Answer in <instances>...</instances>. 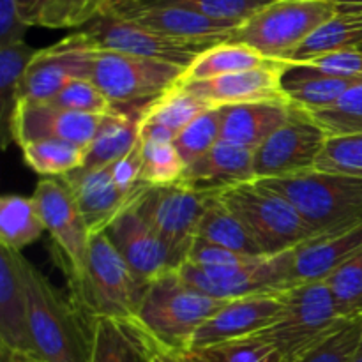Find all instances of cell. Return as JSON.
I'll list each match as a JSON object with an SVG mask.
<instances>
[{"label":"cell","instance_id":"obj_6","mask_svg":"<svg viewBox=\"0 0 362 362\" xmlns=\"http://www.w3.org/2000/svg\"><path fill=\"white\" fill-rule=\"evenodd\" d=\"M350 318L339 313L324 281L303 283L285 292L283 310L269 327L258 332L271 343L283 362H292L338 331Z\"/></svg>","mask_w":362,"mask_h":362},{"label":"cell","instance_id":"obj_54","mask_svg":"<svg viewBox=\"0 0 362 362\" xmlns=\"http://www.w3.org/2000/svg\"><path fill=\"white\" fill-rule=\"evenodd\" d=\"M359 352H362V341H361V350H359Z\"/></svg>","mask_w":362,"mask_h":362},{"label":"cell","instance_id":"obj_56","mask_svg":"<svg viewBox=\"0 0 362 362\" xmlns=\"http://www.w3.org/2000/svg\"><path fill=\"white\" fill-rule=\"evenodd\" d=\"M359 49H362V46H361V48H359Z\"/></svg>","mask_w":362,"mask_h":362},{"label":"cell","instance_id":"obj_2","mask_svg":"<svg viewBox=\"0 0 362 362\" xmlns=\"http://www.w3.org/2000/svg\"><path fill=\"white\" fill-rule=\"evenodd\" d=\"M225 303L191 286L179 271H168L148 283L136 317L122 325L136 338L184 352Z\"/></svg>","mask_w":362,"mask_h":362},{"label":"cell","instance_id":"obj_16","mask_svg":"<svg viewBox=\"0 0 362 362\" xmlns=\"http://www.w3.org/2000/svg\"><path fill=\"white\" fill-rule=\"evenodd\" d=\"M288 67L290 64L279 62L258 69L191 81L180 87L187 88L211 108L247 105V103H290L283 88V76Z\"/></svg>","mask_w":362,"mask_h":362},{"label":"cell","instance_id":"obj_18","mask_svg":"<svg viewBox=\"0 0 362 362\" xmlns=\"http://www.w3.org/2000/svg\"><path fill=\"white\" fill-rule=\"evenodd\" d=\"M87 53L76 32L39 49L21 80L20 101H52L73 78H85Z\"/></svg>","mask_w":362,"mask_h":362},{"label":"cell","instance_id":"obj_36","mask_svg":"<svg viewBox=\"0 0 362 362\" xmlns=\"http://www.w3.org/2000/svg\"><path fill=\"white\" fill-rule=\"evenodd\" d=\"M177 354H180L184 362H283L278 350L258 336L187 349Z\"/></svg>","mask_w":362,"mask_h":362},{"label":"cell","instance_id":"obj_31","mask_svg":"<svg viewBox=\"0 0 362 362\" xmlns=\"http://www.w3.org/2000/svg\"><path fill=\"white\" fill-rule=\"evenodd\" d=\"M34 197L6 194L0 198V246L21 251L45 232Z\"/></svg>","mask_w":362,"mask_h":362},{"label":"cell","instance_id":"obj_9","mask_svg":"<svg viewBox=\"0 0 362 362\" xmlns=\"http://www.w3.org/2000/svg\"><path fill=\"white\" fill-rule=\"evenodd\" d=\"M214 194L172 184L147 187L134 198L138 211L165 243L173 271H179L186 264L205 205Z\"/></svg>","mask_w":362,"mask_h":362},{"label":"cell","instance_id":"obj_49","mask_svg":"<svg viewBox=\"0 0 362 362\" xmlns=\"http://www.w3.org/2000/svg\"><path fill=\"white\" fill-rule=\"evenodd\" d=\"M131 338H133L134 341L140 345V349L144 350L145 357H147V362H184L182 357H180V354L172 352V350H168V349H163V346L154 345V343H151V341H145V339L136 338V336H133V334H131Z\"/></svg>","mask_w":362,"mask_h":362},{"label":"cell","instance_id":"obj_53","mask_svg":"<svg viewBox=\"0 0 362 362\" xmlns=\"http://www.w3.org/2000/svg\"><path fill=\"white\" fill-rule=\"evenodd\" d=\"M352 362H362V352L357 354V356H356V359H354Z\"/></svg>","mask_w":362,"mask_h":362},{"label":"cell","instance_id":"obj_40","mask_svg":"<svg viewBox=\"0 0 362 362\" xmlns=\"http://www.w3.org/2000/svg\"><path fill=\"white\" fill-rule=\"evenodd\" d=\"M362 317L346 320L338 331L292 362H352L361 350Z\"/></svg>","mask_w":362,"mask_h":362},{"label":"cell","instance_id":"obj_30","mask_svg":"<svg viewBox=\"0 0 362 362\" xmlns=\"http://www.w3.org/2000/svg\"><path fill=\"white\" fill-rule=\"evenodd\" d=\"M362 46V13H336L313 32L292 55L286 64H300L325 53Z\"/></svg>","mask_w":362,"mask_h":362},{"label":"cell","instance_id":"obj_7","mask_svg":"<svg viewBox=\"0 0 362 362\" xmlns=\"http://www.w3.org/2000/svg\"><path fill=\"white\" fill-rule=\"evenodd\" d=\"M186 67L119 52L88 49L85 78L92 81L117 110L148 105L180 83Z\"/></svg>","mask_w":362,"mask_h":362},{"label":"cell","instance_id":"obj_11","mask_svg":"<svg viewBox=\"0 0 362 362\" xmlns=\"http://www.w3.org/2000/svg\"><path fill=\"white\" fill-rule=\"evenodd\" d=\"M179 272L191 286L219 300L243 299L264 293H285L296 286L293 250L276 257L253 258L218 271H202L184 264Z\"/></svg>","mask_w":362,"mask_h":362},{"label":"cell","instance_id":"obj_48","mask_svg":"<svg viewBox=\"0 0 362 362\" xmlns=\"http://www.w3.org/2000/svg\"><path fill=\"white\" fill-rule=\"evenodd\" d=\"M28 25L23 18L21 0H0V46L25 41Z\"/></svg>","mask_w":362,"mask_h":362},{"label":"cell","instance_id":"obj_42","mask_svg":"<svg viewBox=\"0 0 362 362\" xmlns=\"http://www.w3.org/2000/svg\"><path fill=\"white\" fill-rule=\"evenodd\" d=\"M315 170L362 179V133L327 138Z\"/></svg>","mask_w":362,"mask_h":362},{"label":"cell","instance_id":"obj_21","mask_svg":"<svg viewBox=\"0 0 362 362\" xmlns=\"http://www.w3.org/2000/svg\"><path fill=\"white\" fill-rule=\"evenodd\" d=\"M253 158L251 148L219 140L211 151L186 166L177 184L218 194L243 182H253Z\"/></svg>","mask_w":362,"mask_h":362},{"label":"cell","instance_id":"obj_55","mask_svg":"<svg viewBox=\"0 0 362 362\" xmlns=\"http://www.w3.org/2000/svg\"><path fill=\"white\" fill-rule=\"evenodd\" d=\"M110 2H113V0H110ZM110 2H108V4H110Z\"/></svg>","mask_w":362,"mask_h":362},{"label":"cell","instance_id":"obj_45","mask_svg":"<svg viewBox=\"0 0 362 362\" xmlns=\"http://www.w3.org/2000/svg\"><path fill=\"white\" fill-rule=\"evenodd\" d=\"M300 66H306L317 73L329 74V76L343 78V80L350 81H362V49L352 48L325 53V55L300 62Z\"/></svg>","mask_w":362,"mask_h":362},{"label":"cell","instance_id":"obj_5","mask_svg":"<svg viewBox=\"0 0 362 362\" xmlns=\"http://www.w3.org/2000/svg\"><path fill=\"white\" fill-rule=\"evenodd\" d=\"M219 202L239 219L264 255L276 257L315 239L297 209L258 180L218 193Z\"/></svg>","mask_w":362,"mask_h":362},{"label":"cell","instance_id":"obj_25","mask_svg":"<svg viewBox=\"0 0 362 362\" xmlns=\"http://www.w3.org/2000/svg\"><path fill=\"white\" fill-rule=\"evenodd\" d=\"M138 140H140L138 113L131 115L122 110H115L103 119L90 147L85 152V163L81 168L101 170L115 165L133 151Z\"/></svg>","mask_w":362,"mask_h":362},{"label":"cell","instance_id":"obj_46","mask_svg":"<svg viewBox=\"0 0 362 362\" xmlns=\"http://www.w3.org/2000/svg\"><path fill=\"white\" fill-rule=\"evenodd\" d=\"M247 260H253V258L233 253V251L226 250V247L207 243V240L197 237L193 246H191L189 255H187L186 264L202 269V271H218V269H226L244 264Z\"/></svg>","mask_w":362,"mask_h":362},{"label":"cell","instance_id":"obj_8","mask_svg":"<svg viewBox=\"0 0 362 362\" xmlns=\"http://www.w3.org/2000/svg\"><path fill=\"white\" fill-rule=\"evenodd\" d=\"M336 13L332 0H276L244 21L230 41L243 42L269 59L286 62Z\"/></svg>","mask_w":362,"mask_h":362},{"label":"cell","instance_id":"obj_20","mask_svg":"<svg viewBox=\"0 0 362 362\" xmlns=\"http://www.w3.org/2000/svg\"><path fill=\"white\" fill-rule=\"evenodd\" d=\"M60 180L73 194L90 235L105 232L131 202L113 180L112 166L101 170L78 168L60 177Z\"/></svg>","mask_w":362,"mask_h":362},{"label":"cell","instance_id":"obj_27","mask_svg":"<svg viewBox=\"0 0 362 362\" xmlns=\"http://www.w3.org/2000/svg\"><path fill=\"white\" fill-rule=\"evenodd\" d=\"M356 83L357 81L317 73L300 64L290 66L283 76V88L288 101L306 112L329 108Z\"/></svg>","mask_w":362,"mask_h":362},{"label":"cell","instance_id":"obj_10","mask_svg":"<svg viewBox=\"0 0 362 362\" xmlns=\"http://www.w3.org/2000/svg\"><path fill=\"white\" fill-rule=\"evenodd\" d=\"M76 35L81 45L87 46L88 49H105V52H119L126 55L163 60L186 69L205 49L214 46L166 37L108 11H103L94 20L83 25Z\"/></svg>","mask_w":362,"mask_h":362},{"label":"cell","instance_id":"obj_57","mask_svg":"<svg viewBox=\"0 0 362 362\" xmlns=\"http://www.w3.org/2000/svg\"><path fill=\"white\" fill-rule=\"evenodd\" d=\"M108 2H110V0H108ZM108 2H106V4H108Z\"/></svg>","mask_w":362,"mask_h":362},{"label":"cell","instance_id":"obj_51","mask_svg":"<svg viewBox=\"0 0 362 362\" xmlns=\"http://www.w3.org/2000/svg\"><path fill=\"white\" fill-rule=\"evenodd\" d=\"M127 334H129V332H127ZM127 362H147V357H145L144 350L140 349V345H138L133 338H131V349H129V357H127Z\"/></svg>","mask_w":362,"mask_h":362},{"label":"cell","instance_id":"obj_14","mask_svg":"<svg viewBox=\"0 0 362 362\" xmlns=\"http://www.w3.org/2000/svg\"><path fill=\"white\" fill-rule=\"evenodd\" d=\"M105 115L74 113L49 101H20L13 117V140L25 145L37 140H59L87 151Z\"/></svg>","mask_w":362,"mask_h":362},{"label":"cell","instance_id":"obj_23","mask_svg":"<svg viewBox=\"0 0 362 362\" xmlns=\"http://www.w3.org/2000/svg\"><path fill=\"white\" fill-rule=\"evenodd\" d=\"M362 251V225L334 235L315 237L293 250V281H325L336 269Z\"/></svg>","mask_w":362,"mask_h":362},{"label":"cell","instance_id":"obj_52","mask_svg":"<svg viewBox=\"0 0 362 362\" xmlns=\"http://www.w3.org/2000/svg\"><path fill=\"white\" fill-rule=\"evenodd\" d=\"M2 362H37L34 359H28L23 356H11V354H2Z\"/></svg>","mask_w":362,"mask_h":362},{"label":"cell","instance_id":"obj_17","mask_svg":"<svg viewBox=\"0 0 362 362\" xmlns=\"http://www.w3.org/2000/svg\"><path fill=\"white\" fill-rule=\"evenodd\" d=\"M285 293H264L226 300L197 331L189 349L251 338L274 322L283 310Z\"/></svg>","mask_w":362,"mask_h":362},{"label":"cell","instance_id":"obj_22","mask_svg":"<svg viewBox=\"0 0 362 362\" xmlns=\"http://www.w3.org/2000/svg\"><path fill=\"white\" fill-rule=\"evenodd\" d=\"M0 350L32 359L28 308L11 250L0 246Z\"/></svg>","mask_w":362,"mask_h":362},{"label":"cell","instance_id":"obj_38","mask_svg":"<svg viewBox=\"0 0 362 362\" xmlns=\"http://www.w3.org/2000/svg\"><path fill=\"white\" fill-rule=\"evenodd\" d=\"M144 166L141 182L147 187H163L177 184L186 170V161L177 151L175 144L141 140Z\"/></svg>","mask_w":362,"mask_h":362},{"label":"cell","instance_id":"obj_35","mask_svg":"<svg viewBox=\"0 0 362 362\" xmlns=\"http://www.w3.org/2000/svg\"><path fill=\"white\" fill-rule=\"evenodd\" d=\"M23 163L42 179H60L85 163V148L59 140H37L21 145Z\"/></svg>","mask_w":362,"mask_h":362},{"label":"cell","instance_id":"obj_34","mask_svg":"<svg viewBox=\"0 0 362 362\" xmlns=\"http://www.w3.org/2000/svg\"><path fill=\"white\" fill-rule=\"evenodd\" d=\"M272 2H276V0H113V2L106 4L105 9L175 6L197 11V13L212 18V20L240 25Z\"/></svg>","mask_w":362,"mask_h":362},{"label":"cell","instance_id":"obj_13","mask_svg":"<svg viewBox=\"0 0 362 362\" xmlns=\"http://www.w3.org/2000/svg\"><path fill=\"white\" fill-rule=\"evenodd\" d=\"M32 197L46 232L59 250L60 264L73 292L81 285L87 271L90 232L73 194L60 179H41Z\"/></svg>","mask_w":362,"mask_h":362},{"label":"cell","instance_id":"obj_1","mask_svg":"<svg viewBox=\"0 0 362 362\" xmlns=\"http://www.w3.org/2000/svg\"><path fill=\"white\" fill-rule=\"evenodd\" d=\"M21 276L28 308L32 359L37 362H90L92 320L23 257L11 251Z\"/></svg>","mask_w":362,"mask_h":362},{"label":"cell","instance_id":"obj_32","mask_svg":"<svg viewBox=\"0 0 362 362\" xmlns=\"http://www.w3.org/2000/svg\"><path fill=\"white\" fill-rule=\"evenodd\" d=\"M207 110H211L207 103L177 85L161 98L141 106L138 112V126H161L173 134H179Z\"/></svg>","mask_w":362,"mask_h":362},{"label":"cell","instance_id":"obj_50","mask_svg":"<svg viewBox=\"0 0 362 362\" xmlns=\"http://www.w3.org/2000/svg\"><path fill=\"white\" fill-rule=\"evenodd\" d=\"M338 13H362V0H332Z\"/></svg>","mask_w":362,"mask_h":362},{"label":"cell","instance_id":"obj_26","mask_svg":"<svg viewBox=\"0 0 362 362\" xmlns=\"http://www.w3.org/2000/svg\"><path fill=\"white\" fill-rule=\"evenodd\" d=\"M274 64H279V60L269 59V57L262 55L260 52H257L251 46L243 45V42H219L212 48L205 49L200 57L194 59V62L184 71V76L179 85L240 73V71L274 66Z\"/></svg>","mask_w":362,"mask_h":362},{"label":"cell","instance_id":"obj_3","mask_svg":"<svg viewBox=\"0 0 362 362\" xmlns=\"http://www.w3.org/2000/svg\"><path fill=\"white\" fill-rule=\"evenodd\" d=\"M285 197L315 237L334 235L362 225V179L311 170L286 179L258 180Z\"/></svg>","mask_w":362,"mask_h":362},{"label":"cell","instance_id":"obj_44","mask_svg":"<svg viewBox=\"0 0 362 362\" xmlns=\"http://www.w3.org/2000/svg\"><path fill=\"white\" fill-rule=\"evenodd\" d=\"M92 359L90 362H127L131 336L120 322L110 318L92 320Z\"/></svg>","mask_w":362,"mask_h":362},{"label":"cell","instance_id":"obj_19","mask_svg":"<svg viewBox=\"0 0 362 362\" xmlns=\"http://www.w3.org/2000/svg\"><path fill=\"white\" fill-rule=\"evenodd\" d=\"M105 11L134 21V23L166 35V37L187 42H202V45H219V42L230 41L233 32L243 25L212 20L197 11L175 6H147Z\"/></svg>","mask_w":362,"mask_h":362},{"label":"cell","instance_id":"obj_29","mask_svg":"<svg viewBox=\"0 0 362 362\" xmlns=\"http://www.w3.org/2000/svg\"><path fill=\"white\" fill-rule=\"evenodd\" d=\"M197 237L207 240V243L226 247L233 253L244 255V257H267L257 244V240L244 228L243 223L219 202L218 194L209 198L200 223H198Z\"/></svg>","mask_w":362,"mask_h":362},{"label":"cell","instance_id":"obj_43","mask_svg":"<svg viewBox=\"0 0 362 362\" xmlns=\"http://www.w3.org/2000/svg\"><path fill=\"white\" fill-rule=\"evenodd\" d=\"M49 103L69 112L88 115H108L117 110L88 78H73Z\"/></svg>","mask_w":362,"mask_h":362},{"label":"cell","instance_id":"obj_47","mask_svg":"<svg viewBox=\"0 0 362 362\" xmlns=\"http://www.w3.org/2000/svg\"><path fill=\"white\" fill-rule=\"evenodd\" d=\"M141 166H144V145H141V140H138V144L134 145L129 154L124 156L115 165H112L113 180L129 200H133L141 191L147 189V186L141 182Z\"/></svg>","mask_w":362,"mask_h":362},{"label":"cell","instance_id":"obj_4","mask_svg":"<svg viewBox=\"0 0 362 362\" xmlns=\"http://www.w3.org/2000/svg\"><path fill=\"white\" fill-rule=\"evenodd\" d=\"M147 286L141 285L106 232L90 235L87 271L81 285L71 292L74 303L90 320L129 324L140 310Z\"/></svg>","mask_w":362,"mask_h":362},{"label":"cell","instance_id":"obj_41","mask_svg":"<svg viewBox=\"0 0 362 362\" xmlns=\"http://www.w3.org/2000/svg\"><path fill=\"white\" fill-rule=\"evenodd\" d=\"M324 283L343 317H362V251L336 269Z\"/></svg>","mask_w":362,"mask_h":362},{"label":"cell","instance_id":"obj_37","mask_svg":"<svg viewBox=\"0 0 362 362\" xmlns=\"http://www.w3.org/2000/svg\"><path fill=\"white\" fill-rule=\"evenodd\" d=\"M318 126L332 136H349L362 133V81L349 88L332 106L318 112H308Z\"/></svg>","mask_w":362,"mask_h":362},{"label":"cell","instance_id":"obj_28","mask_svg":"<svg viewBox=\"0 0 362 362\" xmlns=\"http://www.w3.org/2000/svg\"><path fill=\"white\" fill-rule=\"evenodd\" d=\"M37 52L25 41L0 46V140L4 151L14 144L13 117L20 103V85Z\"/></svg>","mask_w":362,"mask_h":362},{"label":"cell","instance_id":"obj_15","mask_svg":"<svg viewBox=\"0 0 362 362\" xmlns=\"http://www.w3.org/2000/svg\"><path fill=\"white\" fill-rule=\"evenodd\" d=\"M134 198L105 232L138 281L147 286L156 278L173 269L165 243L138 211Z\"/></svg>","mask_w":362,"mask_h":362},{"label":"cell","instance_id":"obj_39","mask_svg":"<svg viewBox=\"0 0 362 362\" xmlns=\"http://www.w3.org/2000/svg\"><path fill=\"white\" fill-rule=\"evenodd\" d=\"M221 140V108H211L198 115L177 134L175 147L186 165L211 151Z\"/></svg>","mask_w":362,"mask_h":362},{"label":"cell","instance_id":"obj_24","mask_svg":"<svg viewBox=\"0 0 362 362\" xmlns=\"http://www.w3.org/2000/svg\"><path fill=\"white\" fill-rule=\"evenodd\" d=\"M290 103H247L223 106L221 140L257 151L290 119Z\"/></svg>","mask_w":362,"mask_h":362},{"label":"cell","instance_id":"obj_12","mask_svg":"<svg viewBox=\"0 0 362 362\" xmlns=\"http://www.w3.org/2000/svg\"><path fill=\"white\" fill-rule=\"evenodd\" d=\"M327 133L303 108L293 106L290 119L255 151V180L286 179L317 168Z\"/></svg>","mask_w":362,"mask_h":362},{"label":"cell","instance_id":"obj_33","mask_svg":"<svg viewBox=\"0 0 362 362\" xmlns=\"http://www.w3.org/2000/svg\"><path fill=\"white\" fill-rule=\"evenodd\" d=\"M28 27H83L94 20L108 0H21Z\"/></svg>","mask_w":362,"mask_h":362}]
</instances>
